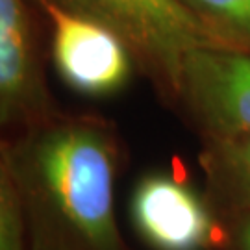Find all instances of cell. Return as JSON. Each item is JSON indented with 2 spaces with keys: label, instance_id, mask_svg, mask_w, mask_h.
<instances>
[{
  "label": "cell",
  "instance_id": "6da1fadb",
  "mask_svg": "<svg viewBox=\"0 0 250 250\" xmlns=\"http://www.w3.org/2000/svg\"><path fill=\"white\" fill-rule=\"evenodd\" d=\"M36 250H123L115 217L117 145L93 119L52 117L6 146Z\"/></svg>",
  "mask_w": 250,
  "mask_h": 250
},
{
  "label": "cell",
  "instance_id": "7a4b0ae2",
  "mask_svg": "<svg viewBox=\"0 0 250 250\" xmlns=\"http://www.w3.org/2000/svg\"><path fill=\"white\" fill-rule=\"evenodd\" d=\"M107 26L125 41L135 63L178 99L184 60L200 46L230 48L180 0H34Z\"/></svg>",
  "mask_w": 250,
  "mask_h": 250
},
{
  "label": "cell",
  "instance_id": "3957f363",
  "mask_svg": "<svg viewBox=\"0 0 250 250\" xmlns=\"http://www.w3.org/2000/svg\"><path fill=\"white\" fill-rule=\"evenodd\" d=\"M178 99L208 137L250 134V52L200 46L186 56Z\"/></svg>",
  "mask_w": 250,
  "mask_h": 250
},
{
  "label": "cell",
  "instance_id": "277c9868",
  "mask_svg": "<svg viewBox=\"0 0 250 250\" xmlns=\"http://www.w3.org/2000/svg\"><path fill=\"white\" fill-rule=\"evenodd\" d=\"M52 24V60L62 80L89 97L123 89L132 74L134 56L107 26L56 6H41Z\"/></svg>",
  "mask_w": 250,
  "mask_h": 250
},
{
  "label": "cell",
  "instance_id": "5b68a950",
  "mask_svg": "<svg viewBox=\"0 0 250 250\" xmlns=\"http://www.w3.org/2000/svg\"><path fill=\"white\" fill-rule=\"evenodd\" d=\"M52 117L26 2L0 0V123L32 128Z\"/></svg>",
  "mask_w": 250,
  "mask_h": 250
},
{
  "label": "cell",
  "instance_id": "8992f818",
  "mask_svg": "<svg viewBox=\"0 0 250 250\" xmlns=\"http://www.w3.org/2000/svg\"><path fill=\"white\" fill-rule=\"evenodd\" d=\"M130 213L135 230L156 250H204L213 239V219L204 200L169 174L139 180Z\"/></svg>",
  "mask_w": 250,
  "mask_h": 250
},
{
  "label": "cell",
  "instance_id": "52a82bcc",
  "mask_svg": "<svg viewBox=\"0 0 250 250\" xmlns=\"http://www.w3.org/2000/svg\"><path fill=\"white\" fill-rule=\"evenodd\" d=\"M204 163L217 186L250 209V134L208 137Z\"/></svg>",
  "mask_w": 250,
  "mask_h": 250
},
{
  "label": "cell",
  "instance_id": "ba28073f",
  "mask_svg": "<svg viewBox=\"0 0 250 250\" xmlns=\"http://www.w3.org/2000/svg\"><path fill=\"white\" fill-rule=\"evenodd\" d=\"M226 45L250 52V0H180Z\"/></svg>",
  "mask_w": 250,
  "mask_h": 250
},
{
  "label": "cell",
  "instance_id": "9c48e42d",
  "mask_svg": "<svg viewBox=\"0 0 250 250\" xmlns=\"http://www.w3.org/2000/svg\"><path fill=\"white\" fill-rule=\"evenodd\" d=\"M28 215L8 163H0V250H28Z\"/></svg>",
  "mask_w": 250,
  "mask_h": 250
},
{
  "label": "cell",
  "instance_id": "30bf717a",
  "mask_svg": "<svg viewBox=\"0 0 250 250\" xmlns=\"http://www.w3.org/2000/svg\"><path fill=\"white\" fill-rule=\"evenodd\" d=\"M237 249L239 250H250V213H247L241 219V223L237 226Z\"/></svg>",
  "mask_w": 250,
  "mask_h": 250
}]
</instances>
